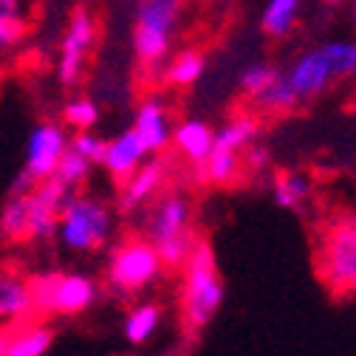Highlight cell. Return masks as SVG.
I'll use <instances>...</instances> for the list:
<instances>
[{
    "label": "cell",
    "mask_w": 356,
    "mask_h": 356,
    "mask_svg": "<svg viewBox=\"0 0 356 356\" xmlns=\"http://www.w3.org/2000/svg\"><path fill=\"white\" fill-rule=\"evenodd\" d=\"M68 147V139H65V130L46 122V124H37L31 139H29V153H26V175L31 181H42V178H49L57 164H60V156L65 153Z\"/></svg>",
    "instance_id": "10"
},
{
    "label": "cell",
    "mask_w": 356,
    "mask_h": 356,
    "mask_svg": "<svg viewBox=\"0 0 356 356\" xmlns=\"http://www.w3.org/2000/svg\"><path fill=\"white\" fill-rule=\"evenodd\" d=\"M159 323H161V308L159 305H153V302L136 305L124 317V337H127V342L130 345H145L156 334Z\"/></svg>",
    "instance_id": "19"
},
{
    "label": "cell",
    "mask_w": 356,
    "mask_h": 356,
    "mask_svg": "<svg viewBox=\"0 0 356 356\" xmlns=\"http://www.w3.org/2000/svg\"><path fill=\"white\" fill-rule=\"evenodd\" d=\"M300 15V0H269L263 9L260 26L269 37H286Z\"/></svg>",
    "instance_id": "21"
},
{
    "label": "cell",
    "mask_w": 356,
    "mask_h": 356,
    "mask_svg": "<svg viewBox=\"0 0 356 356\" xmlns=\"http://www.w3.org/2000/svg\"><path fill=\"white\" fill-rule=\"evenodd\" d=\"M6 334H9V331L0 328V356H3V350H6Z\"/></svg>",
    "instance_id": "33"
},
{
    "label": "cell",
    "mask_w": 356,
    "mask_h": 356,
    "mask_svg": "<svg viewBox=\"0 0 356 356\" xmlns=\"http://www.w3.org/2000/svg\"><path fill=\"white\" fill-rule=\"evenodd\" d=\"M161 181H164V167H161V161H147V164L142 161L139 170L122 184L119 209H122V212H136L145 201H150V198L159 193Z\"/></svg>",
    "instance_id": "14"
},
{
    "label": "cell",
    "mask_w": 356,
    "mask_h": 356,
    "mask_svg": "<svg viewBox=\"0 0 356 356\" xmlns=\"http://www.w3.org/2000/svg\"><path fill=\"white\" fill-rule=\"evenodd\" d=\"M57 235L71 252H97L111 235V209L91 195H68L60 209Z\"/></svg>",
    "instance_id": "5"
},
{
    "label": "cell",
    "mask_w": 356,
    "mask_h": 356,
    "mask_svg": "<svg viewBox=\"0 0 356 356\" xmlns=\"http://www.w3.org/2000/svg\"><path fill=\"white\" fill-rule=\"evenodd\" d=\"M88 172H91V164H88L76 150L65 147V153L60 156V164H57L54 175L60 178V181H63L65 187H71V190H74L76 184H82V181H85Z\"/></svg>",
    "instance_id": "26"
},
{
    "label": "cell",
    "mask_w": 356,
    "mask_h": 356,
    "mask_svg": "<svg viewBox=\"0 0 356 356\" xmlns=\"http://www.w3.org/2000/svg\"><path fill=\"white\" fill-rule=\"evenodd\" d=\"M252 102L257 108H263V111H269V113H289V111H294L300 105L294 88L289 85L286 74H280V71H275V76L252 97Z\"/></svg>",
    "instance_id": "18"
},
{
    "label": "cell",
    "mask_w": 356,
    "mask_h": 356,
    "mask_svg": "<svg viewBox=\"0 0 356 356\" xmlns=\"http://www.w3.org/2000/svg\"><path fill=\"white\" fill-rule=\"evenodd\" d=\"M68 195H71V187H65L54 172L34 184V190L26 195V207H29L26 241H49L57 235L60 209Z\"/></svg>",
    "instance_id": "9"
},
{
    "label": "cell",
    "mask_w": 356,
    "mask_h": 356,
    "mask_svg": "<svg viewBox=\"0 0 356 356\" xmlns=\"http://www.w3.org/2000/svg\"><path fill=\"white\" fill-rule=\"evenodd\" d=\"M147 243L156 249L161 266L175 269L184 266L187 254L193 252V229H190V204L184 195L164 193L147 212Z\"/></svg>",
    "instance_id": "3"
},
{
    "label": "cell",
    "mask_w": 356,
    "mask_h": 356,
    "mask_svg": "<svg viewBox=\"0 0 356 356\" xmlns=\"http://www.w3.org/2000/svg\"><path fill=\"white\" fill-rule=\"evenodd\" d=\"M204 164H207V178L212 184H232L241 175V156L235 150H227V147L212 145V153L207 156Z\"/></svg>",
    "instance_id": "24"
},
{
    "label": "cell",
    "mask_w": 356,
    "mask_h": 356,
    "mask_svg": "<svg viewBox=\"0 0 356 356\" xmlns=\"http://www.w3.org/2000/svg\"><path fill=\"white\" fill-rule=\"evenodd\" d=\"M353 74H356V42L337 40L297 57V63L286 71V79L294 88L297 99L302 102L328 91L337 79H348Z\"/></svg>",
    "instance_id": "2"
},
{
    "label": "cell",
    "mask_w": 356,
    "mask_h": 356,
    "mask_svg": "<svg viewBox=\"0 0 356 356\" xmlns=\"http://www.w3.org/2000/svg\"><path fill=\"white\" fill-rule=\"evenodd\" d=\"M204 68H207L204 54H198V51H181V54H175L172 63L167 65V79L175 88H190L193 82L201 79Z\"/></svg>",
    "instance_id": "25"
},
{
    "label": "cell",
    "mask_w": 356,
    "mask_h": 356,
    "mask_svg": "<svg viewBox=\"0 0 356 356\" xmlns=\"http://www.w3.org/2000/svg\"><path fill=\"white\" fill-rule=\"evenodd\" d=\"M272 76H275V68H269V65H249V68L241 74V88H243L249 97H254Z\"/></svg>",
    "instance_id": "29"
},
{
    "label": "cell",
    "mask_w": 356,
    "mask_h": 356,
    "mask_svg": "<svg viewBox=\"0 0 356 356\" xmlns=\"http://www.w3.org/2000/svg\"><path fill=\"white\" fill-rule=\"evenodd\" d=\"M105 147H108V142H102L99 136H94V133H88V130H79L71 142V150H76L88 164H102Z\"/></svg>",
    "instance_id": "28"
},
{
    "label": "cell",
    "mask_w": 356,
    "mask_h": 356,
    "mask_svg": "<svg viewBox=\"0 0 356 356\" xmlns=\"http://www.w3.org/2000/svg\"><path fill=\"white\" fill-rule=\"evenodd\" d=\"M275 204L283 207V209H297L308 201L311 195V181L305 172H277L275 178Z\"/></svg>",
    "instance_id": "20"
},
{
    "label": "cell",
    "mask_w": 356,
    "mask_h": 356,
    "mask_svg": "<svg viewBox=\"0 0 356 356\" xmlns=\"http://www.w3.org/2000/svg\"><path fill=\"white\" fill-rule=\"evenodd\" d=\"M145 156H147V147L136 136V130H124V133H119L113 142H108L102 164L113 175V181L124 184L127 178L139 170V164L145 161Z\"/></svg>",
    "instance_id": "12"
},
{
    "label": "cell",
    "mask_w": 356,
    "mask_h": 356,
    "mask_svg": "<svg viewBox=\"0 0 356 356\" xmlns=\"http://www.w3.org/2000/svg\"><path fill=\"white\" fill-rule=\"evenodd\" d=\"M178 15H181V0H142L136 29H133V49L145 65H159L170 51Z\"/></svg>",
    "instance_id": "6"
},
{
    "label": "cell",
    "mask_w": 356,
    "mask_h": 356,
    "mask_svg": "<svg viewBox=\"0 0 356 356\" xmlns=\"http://www.w3.org/2000/svg\"><path fill=\"white\" fill-rule=\"evenodd\" d=\"M91 46H94V20L85 9H76L71 17V26L65 31L63 54H60V82L63 85H76Z\"/></svg>",
    "instance_id": "11"
},
{
    "label": "cell",
    "mask_w": 356,
    "mask_h": 356,
    "mask_svg": "<svg viewBox=\"0 0 356 356\" xmlns=\"http://www.w3.org/2000/svg\"><path fill=\"white\" fill-rule=\"evenodd\" d=\"M184 266V323L190 331H204L224 302V280H220L212 246L207 241L193 243Z\"/></svg>",
    "instance_id": "1"
},
{
    "label": "cell",
    "mask_w": 356,
    "mask_h": 356,
    "mask_svg": "<svg viewBox=\"0 0 356 356\" xmlns=\"http://www.w3.org/2000/svg\"><path fill=\"white\" fill-rule=\"evenodd\" d=\"M26 227H29L26 195H9V201L0 209V241L9 243L26 241Z\"/></svg>",
    "instance_id": "22"
},
{
    "label": "cell",
    "mask_w": 356,
    "mask_h": 356,
    "mask_svg": "<svg viewBox=\"0 0 356 356\" xmlns=\"http://www.w3.org/2000/svg\"><path fill=\"white\" fill-rule=\"evenodd\" d=\"M246 150V167L252 170V172H260V170H266V164H269V153H266L263 147H243Z\"/></svg>",
    "instance_id": "31"
},
{
    "label": "cell",
    "mask_w": 356,
    "mask_h": 356,
    "mask_svg": "<svg viewBox=\"0 0 356 356\" xmlns=\"http://www.w3.org/2000/svg\"><path fill=\"white\" fill-rule=\"evenodd\" d=\"M257 136V119L254 116H235L229 119L220 130H215V147H227L241 153L243 147H249Z\"/></svg>",
    "instance_id": "23"
},
{
    "label": "cell",
    "mask_w": 356,
    "mask_h": 356,
    "mask_svg": "<svg viewBox=\"0 0 356 356\" xmlns=\"http://www.w3.org/2000/svg\"><path fill=\"white\" fill-rule=\"evenodd\" d=\"M31 317L29 277L3 269L0 272V323H23Z\"/></svg>",
    "instance_id": "15"
},
{
    "label": "cell",
    "mask_w": 356,
    "mask_h": 356,
    "mask_svg": "<svg viewBox=\"0 0 356 356\" xmlns=\"http://www.w3.org/2000/svg\"><path fill=\"white\" fill-rule=\"evenodd\" d=\"M159 272H161V260L156 249L142 238H133V241H124L111 257L108 289L116 297H127L133 291L145 289L147 283H153Z\"/></svg>",
    "instance_id": "8"
},
{
    "label": "cell",
    "mask_w": 356,
    "mask_h": 356,
    "mask_svg": "<svg viewBox=\"0 0 356 356\" xmlns=\"http://www.w3.org/2000/svg\"><path fill=\"white\" fill-rule=\"evenodd\" d=\"M97 119H99V108L91 99L82 97V99H74L65 105V122L76 130H91L97 124Z\"/></svg>",
    "instance_id": "27"
},
{
    "label": "cell",
    "mask_w": 356,
    "mask_h": 356,
    "mask_svg": "<svg viewBox=\"0 0 356 356\" xmlns=\"http://www.w3.org/2000/svg\"><path fill=\"white\" fill-rule=\"evenodd\" d=\"M331 3H339V0H331Z\"/></svg>",
    "instance_id": "35"
},
{
    "label": "cell",
    "mask_w": 356,
    "mask_h": 356,
    "mask_svg": "<svg viewBox=\"0 0 356 356\" xmlns=\"http://www.w3.org/2000/svg\"><path fill=\"white\" fill-rule=\"evenodd\" d=\"M20 15V0H0V17Z\"/></svg>",
    "instance_id": "32"
},
{
    "label": "cell",
    "mask_w": 356,
    "mask_h": 356,
    "mask_svg": "<svg viewBox=\"0 0 356 356\" xmlns=\"http://www.w3.org/2000/svg\"><path fill=\"white\" fill-rule=\"evenodd\" d=\"M51 345H54V328L42 323H31L6 334L3 356H46Z\"/></svg>",
    "instance_id": "17"
},
{
    "label": "cell",
    "mask_w": 356,
    "mask_h": 356,
    "mask_svg": "<svg viewBox=\"0 0 356 356\" xmlns=\"http://www.w3.org/2000/svg\"><path fill=\"white\" fill-rule=\"evenodd\" d=\"M320 272L337 297H356V218L331 227L320 252Z\"/></svg>",
    "instance_id": "7"
},
{
    "label": "cell",
    "mask_w": 356,
    "mask_h": 356,
    "mask_svg": "<svg viewBox=\"0 0 356 356\" xmlns=\"http://www.w3.org/2000/svg\"><path fill=\"white\" fill-rule=\"evenodd\" d=\"M26 26H23V17L15 15V17H0V49H9L15 42H20Z\"/></svg>",
    "instance_id": "30"
},
{
    "label": "cell",
    "mask_w": 356,
    "mask_h": 356,
    "mask_svg": "<svg viewBox=\"0 0 356 356\" xmlns=\"http://www.w3.org/2000/svg\"><path fill=\"white\" fill-rule=\"evenodd\" d=\"M353 20H356V3H353Z\"/></svg>",
    "instance_id": "34"
},
{
    "label": "cell",
    "mask_w": 356,
    "mask_h": 356,
    "mask_svg": "<svg viewBox=\"0 0 356 356\" xmlns=\"http://www.w3.org/2000/svg\"><path fill=\"white\" fill-rule=\"evenodd\" d=\"M133 130H136V136L147 147V153H161L172 139V127H170V116H167L164 102L147 99L136 113Z\"/></svg>",
    "instance_id": "13"
},
{
    "label": "cell",
    "mask_w": 356,
    "mask_h": 356,
    "mask_svg": "<svg viewBox=\"0 0 356 356\" xmlns=\"http://www.w3.org/2000/svg\"><path fill=\"white\" fill-rule=\"evenodd\" d=\"M175 145L178 150L184 153V159H190L193 164H204L207 156L212 153V145H215V130L207 124V122H198V119H187L175 127Z\"/></svg>",
    "instance_id": "16"
},
{
    "label": "cell",
    "mask_w": 356,
    "mask_h": 356,
    "mask_svg": "<svg viewBox=\"0 0 356 356\" xmlns=\"http://www.w3.org/2000/svg\"><path fill=\"white\" fill-rule=\"evenodd\" d=\"M29 297H31V314L37 317H76L88 311L97 297L99 286L97 280L85 275H34L29 277Z\"/></svg>",
    "instance_id": "4"
}]
</instances>
